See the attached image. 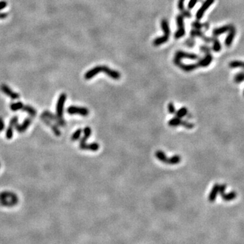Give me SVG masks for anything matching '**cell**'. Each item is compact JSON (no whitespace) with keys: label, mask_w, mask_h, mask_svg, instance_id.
<instances>
[{"label":"cell","mask_w":244,"mask_h":244,"mask_svg":"<svg viewBox=\"0 0 244 244\" xmlns=\"http://www.w3.org/2000/svg\"><path fill=\"white\" fill-rule=\"evenodd\" d=\"M167 110H168L170 114H175V113H176V108H175L174 103H172V102H170L167 105Z\"/></svg>","instance_id":"cell-36"},{"label":"cell","mask_w":244,"mask_h":244,"mask_svg":"<svg viewBox=\"0 0 244 244\" xmlns=\"http://www.w3.org/2000/svg\"><path fill=\"white\" fill-rule=\"evenodd\" d=\"M197 1H198V0H190L189 4H188V8H189V10L193 8L194 6H195V4L197 3Z\"/></svg>","instance_id":"cell-38"},{"label":"cell","mask_w":244,"mask_h":244,"mask_svg":"<svg viewBox=\"0 0 244 244\" xmlns=\"http://www.w3.org/2000/svg\"><path fill=\"white\" fill-rule=\"evenodd\" d=\"M187 113H188L187 109L185 107V106H183V107L180 108L179 111H176L175 114H176V116L177 117V118L181 119L182 118H183V117L187 115Z\"/></svg>","instance_id":"cell-29"},{"label":"cell","mask_w":244,"mask_h":244,"mask_svg":"<svg viewBox=\"0 0 244 244\" xmlns=\"http://www.w3.org/2000/svg\"><path fill=\"white\" fill-rule=\"evenodd\" d=\"M83 136L81 138L80 141V145L81 144H83L86 143V142L87 141V140L90 138V136L92 134V129L90 127H86V128L83 129Z\"/></svg>","instance_id":"cell-19"},{"label":"cell","mask_w":244,"mask_h":244,"mask_svg":"<svg viewBox=\"0 0 244 244\" xmlns=\"http://www.w3.org/2000/svg\"><path fill=\"white\" fill-rule=\"evenodd\" d=\"M155 157L157 159H159L160 161H161L164 164H167V161H168V157H167L166 155L165 154V152L162 151H157L155 152Z\"/></svg>","instance_id":"cell-22"},{"label":"cell","mask_w":244,"mask_h":244,"mask_svg":"<svg viewBox=\"0 0 244 244\" xmlns=\"http://www.w3.org/2000/svg\"><path fill=\"white\" fill-rule=\"evenodd\" d=\"M193 26L195 27V28H198V29H200V28H202V25L199 23V22H194V23H193Z\"/></svg>","instance_id":"cell-42"},{"label":"cell","mask_w":244,"mask_h":244,"mask_svg":"<svg viewBox=\"0 0 244 244\" xmlns=\"http://www.w3.org/2000/svg\"><path fill=\"white\" fill-rule=\"evenodd\" d=\"M18 203V200L16 199H10L7 200V199H0V204L6 207H12Z\"/></svg>","instance_id":"cell-23"},{"label":"cell","mask_w":244,"mask_h":244,"mask_svg":"<svg viewBox=\"0 0 244 244\" xmlns=\"http://www.w3.org/2000/svg\"><path fill=\"white\" fill-rule=\"evenodd\" d=\"M178 30H176V33L174 35V37L176 39H180L185 35V29L184 26V22H183V16L182 15H179L176 18Z\"/></svg>","instance_id":"cell-3"},{"label":"cell","mask_w":244,"mask_h":244,"mask_svg":"<svg viewBox=\"0 0 244 244\" xmlns=\"http://www.w3.org/2000/svg\"><path fill=\"white\" fill-rule=\"evenodd\" d=\"M231 27L232 26H231V25H226V26H223L220 28H218V29H215L213 30V35L214 37H217L218 35L225 33L226 32H227L228 30H230Z\"/></svg>","instance_id":"cell-17"},{"label":"cell","mask_w":244,"mask_h":244,"mask_svg":"<svg viewBox=\"0 0 244 244\" xmlns=\"http://www.w3.org/2000/svg\"><path fill=\"white\" fill-rule=\"evenodd\" d=\"M67 113L69 115H80L83 117L88 115L89 110L86 107H80V106H70L67 109Z\"/></svg>","instance_id":"cell-2"},{"label":"cell","mask_w":244,"mask_h":244,"mask_svg":"<svg viewBox=\"0 0 244 244\" xmlns=\"http://www.w3.org/2000/svg\"><path fill=\"white\" fill-rule=\"evenodd\" d=\"M161 29L163 30V31L164 33V35L167 37H170V29L169 27V24L167 22V20L166 19H163L161 22Z\"/></svg>","instance_id":"cell-21"},{"label":"cell","mask_w":244,"mask_h":244,"mask_svg":"<svg viewBox=\"0 0 244 244\" xmlns=\"http://www.w3.org/2000/svg\"><path fill=\"white\" fill-rule=\"evenodd\" d=\"M21 110L27 112V113L29 114L30 117H35L37 114L36 110H35V109L33 107V106H29V105H24L23 106H22Z\"/></svg>","instance_id":"cell-24"},{"label":"cell","mask_w":244,"mask_h":244,"mask_svg":"<svg viewBox=\"0 0 244 244\" xmlns=\"http://www.w3.org/2000/svg\"><path fill=\"white\" fill-rule=\"evenodd\" d=\"M212 56L211 55L210 53H207V55L205 56V58H203V59L200 60L199 62H197L199 67H206L208 66H209L211 62H212Z\"/></svg>","instance_id":"cell-14"},{"label":"cell","mask_w":244,"mask_h":244,"mask_svg":"<svg viewBox=\"0 0 244 244\" xmlns=\"http://www.w3.org/2000/svg\"><path fill=\"white\" fill-rule=\"evenodd\" d=\"M185 0H179V3H178V7L180 10H183L184 9V2Z\"/></svg>","instance_id":"cell-39"},{"label":"cell","mask_w":244,"mask_h":244,"mask_svg":"<svg viewBox=\"0 0 244 244\" xmlns=\"http://www.w3.org/2000/svg\"><path fill=\"white\" fill-rule=\"evenodd\" d=\"M201 50H202V51H203V52H204L205 53H209V51L210 50L209 48L204 47V46H202V48H201Z\"/></svg>","instance_id":"cell-43"},{"label":"cell","mask_w":244,"mask_h":244,"mask_svg":"<svg viewBox=\"0 0 244 244\" xmlns=\"http://www.w3.org/2000/svg\"><path fill=\"white\" fill-rule=\"evenodd\" d=\"M43 116L45 117L48 119H49L50 121H54L56 124L57 126L64 127L66 126V121L62 119V118H60L57 115H56L54 113H52V112H50L49 111H45L44 112H43L42 115Z\"/></svg>","instance_id":"cell-1"},{"label":"cell","mask_w":244,"mask_h":244,"mask_svg":"<svg viewBox=\"0 0 244 244\" xmlns=\"http://www.w3.org/2000/svg\"><path fill=\"white\" fill-rule=\"evenodd\" d=\"M31 121H32L31 117L25 118L23 123L22 124H19L17 123L16 125H15V128H16L17 132H20V133H23V132L26 131L27 129L29 128L30 124L31 123Z\"/></svg>","instance_id":"cell-10"},{"label":"cell","mask_w":244,"mask_h":244,"mask_svg":"<svg viewBox=\"0 0 244 244\" xmlns=\"http://www.w3.org/2000/svg\"><path fill=\"white\" fill-rule=\"evenodd\" d=\"M4 121L3 118L1 117H0V132H2L4 129Z\"/></svg>","instance_id":"cell-40"},{"label":"cell","mask_w":244,"mask_h":244,"mask_svg":"<svg viewBox=\"0 0 244 244\" xmlns=\"http://www.w3.org/2000/svg\"><path fill=\"white\" fill-rule=\"evenodd\" d=\"M100 72H102V67L101 66H96V67L91 68L90 70H89L88 72L85 73L84 78L87 80H90V79L95 77L96 75Z\"/></svg>","instance_id":"cell-12"},{"label":"cell","mask_w":244,"mask_h":244,"mask_svg":"<svg viewBox=\"0 0 244 244\" xmlns=\"http://www.w3.org/2000/svg\"><path fill=\"white\" fill-rule=\"evenodd\" d=\"M23 106L24 105L22 102H17V103H13L10 104V108L12 111H17L19 110H21Z\"/></svg>","instance_id":"cell-28"},{"label":"cell","mask_w":244,"mask_h":244,"mask_svg":"<svg viewBox=\"0 0 244 244\" xmlns=\"http://www.w3.org/2000/svg\"><path fill=\"white\" fill-rule=\"evenodd\" d=\"M18 120H19V118H18V116H14L11 119H10L9 126H8V128H7V130L6 132V137L7 139L12 138V136H13V133H14L13 129L15 127V125H16V124L18 123Z\"/></svg>","instance_id":"cell-7"},{"label":"cell","mask_w":244,"mask_h":244,"mask_svg":"<svg viewBox=\"0 0 244 244\" xmlns=\"http://www.w3.org/2000/svg\"><path fill=\"white\" fill-rule=\"evenodd\" d=\"M182 120L180 118H172L170 120L168 121V125L171 127H176L179 126H181Z\"/></svg>","instance_id":"cell-26"},{"label":"cell","mask_w":244,"mask_h":244,"mask_svg":"<svg viewBox=\"0 0 244 244\" xmlns=\"http://www.w3.org/2000/svg\"><path fill=\"white\" fill-rule=\"evenodd\" d=\"M190 34H191L192 36H199L201 37V38H202V39L205 41V42H209V39H208V37H205L203 34L202 33V32H200L199 30H193L191 33H190Z\"/></svg>","instance_id":"cell-32"},{"label":"cell","mask_w":244,"mask_h":244,"mask_svg":"<svg viewBox=\"0 0 244 244\" xmlns=\"http://www.w3.org/2000/svg\"><path fill=\"white\" fill-rule=\"evenodd\" d=\"M181 126H184V128H186L187 129H192L194 128V124L193 123H190V122H188L187 121H182Z\"/></svg>","instance_id":"cell-37"},{"label":"cell","mask_w":244,"mask_h":244,"mask_svg":"<svg viewBox=\"0 0 244 244\" xmlns=\"http://www.w3.org/2000/svg\"><path fill=\"white\" fill-rule=\"evenodd\" d=\"M180 161H181V157H180V155H176L169 157L167 164L176 165V164H179Z\"/></svg>","instance_id":"cell-27"},{"label":"cell","mask_w":244,"mask_h":244,"mask_svg":"<svg viewBox=\"0 0 244 244\" xmlns=\"http://www.w3.org/2000/svg\"><path fill=\"white\" fill-rule=\"evenodd\" d=\"M229 67L231 68H244V62H241V61L238 60H234L230 62Z\"/></svg>","instance_id":"cell-31"},{"label":"cell","mask_w":244,"mask_h":244,"mask_svg":"<svg viewBox=\"0 0 244 244\" xmlns=\"http://www.w3.org/2000/svg\"><path fill=\"white\" fill-rule=\"evenodd\" d=\"M17 199L18 197L15 193L9 191H4L0 193V199Z\"/></svg>","instance_id":"cell-20"},{"label":"cell","mask_w":244,"mask_h":244,"mask_svg":"<svg viewBox=\"0 0 244 244\" xmlns=\"http://www.w3.org/2000/svg\"><path fill=\"white\" fill-rule=\"evenodd\" d=\"M236 194L235 192H231L229 193H228V194H225V193H223V194L221 195V196L224 199V200L225 201H231L232 199H234L236 197Z\"/></svg>","instance_id":"cell-30"},{"label":"cell","mask_w":244,"mask_h":244,"mask_svg":"<svg viewBox=\"0 0 244 244\" xmlns=\"http://www.w3.org/2000/svg\"><path fill=\"white\" fill-rule=\"evenodd\" d=\"M234 80H235V81L237 83L242 82L243 81H244V73H237V74L235 76V77H234Z\"/></svg>","instance_id":"cell-35"},{"label":"cell","mask_w":244,"mask_h":244,"mask_svg":"<svg viewBox=\"0 0 244 244\" xmlns=\"http://www.w3.org/2000/svg\"><path fill=\"white\" fill-rule=\"evenodd\" d=\"M219 187L220 185L218 184H215L214 186L213 187L209 195V200L210 202H214L215 201L218 193H219Z\"/></svg>","instance_id":"cell-18"},{"label":"cell","mask_w":244,"mask_h":244,"mask_svg":"<svg viewBox=\"0 0 244 244\" xmlns=\"http://www.w3.org/2000/svg\"><path fill=\"white\" fill-rule=\"evenodd\" d=\"M168 39H169V37L165 36V35L164 36L157 37L153 41V45H155V46H159V45L164 44V43L167 42V40Z\"/></svg>","instance_id":"cell-25"},{"label":"cell","mask_w":244,"mask_h":244,"mask_svg":"<svg viewBox=\"0 0 244 244\" xmlns=\"http://www.w3.org/2000/svg\"><path fill=\"white\" fill-rule=\"evenodd\" d=\"M102 67V72L105 73L106 75H108L109 77H111L113 80H118L121 78V74L115 70L111 69L110 68L106 67L105 65L101 66Z\"/></svg>","instance_id":"cell-6"},{"label":"cell","mask_w":244,"mask_h":244,"mask_svg":"<svg viewBox=\"0 0 244 244\" xmlns=\"http://www.w3.org/2000/svg\"><path fill=\"white\" fill-rule=\"evenodd\" d=\"M214 2V0H206V1H205L204 3L203 4L202 6L200 7L196 14V19L198 20L202 19V17L203 16V14H204L205 12L206 11L208 8H209L211 5L213 4Z\"/></svg>","instance_id":"cell-9"},{"label":"cell","mask_w":244,"mask_h":244,"mask_svg":"<svg viewBox=\"0 0 244 244\" xmlns=\"http://www.w3.org/2000/svg\"><path fill=\"white\" fill-rule=\"evenodd\" d=\"M214 41V45H213V50L214 52H219L221 50V45L220 44V42L218 41L217 38H216V37L213 39Z\"/></svg>","instance_id":"cell-33"},{"label":"cell","mask_w":244,"mask_h":244,"mask_svg":"<svg viewBox=\"0 0 244 244\" xmlns=\"http://www.w3.org/2000/svg\"><path fill=\"white\" fill-rule=\"evenodd\" d=\"M189 58V59H191V60H196L199 58V57H198L197 54H189V53L184 52H182V51H178V52L176 53V54H175L174 62L175 64H176V62H180V60H181L182 58Z\"/></svg>","instance_id":"cell-5"},{"label":"cell","mask_w":244,"mask_h":244,"mask_svg":"<svg viewBox=\"0 0 244 244\" xmlns=\"http://www.w3.org/2000/svg\"><path fill=\"white\" fill-rule=\"evenodd\" d=\"M235 33H236L235 29L233 27H231V28L229 30V33H228L227 37L225 39L226 46H227V47L231 46L234 40V37H235Z\"/></svg>","instance_id":"cell-15"},{"label":"cell","mask_w":244,"mask_h":244,"mask_svg":"<svg viewBox=\"0 0 244 244\" xmlns=\"http://www.w3.org/2000/svg\"><path fill=\"white\" fill-rule=\"evenodd\" d=\"M82 130H83V129H81V128L77 129V130H76L74 132V133L73 134L72 136H71V141H77V140L80 138L81 134V133H82Z\"/></svg>","instance_id":"cell-34"},{"label":"cell","mask_w":244,"mask_h":244,"mask_svg":"<svg viewBox=\"0 0 244 244\" xmlns=\"http://www.w3.org/2000/svg\"><path fill=\"white\" fill-rule=\"evenodd\" d=\"M243 95H244V90H243Z\"/></svg>","instance_id":"cell-44"},{"label":"cell","mask_w":244,"mask_h":244,"mask_svg":"<svg viewBox=\"0 0 244 244\" xmlns=\"http://www.w3.org/2000/svg\"><path fill=\"white\" fill-rule=\"evenodd\" d=\"M176 66L179 67L181 69H182L184 71H187V72H189V71H192L194 69H196L197 68L199 67V65L197 63V64H191V65H184L183 63L181 62V61L180 62H176Z\"/></svg>","instance_id":"cell-13"},{"label":"cell","mask_w":244,"mask_h":244,"mask_svg":"<svg viewBox=\"0 0 244 244\" xmlns=\"http://www.w3.org/2000/svg\"><path fill=\"white\" fill-rule=\"evenodd\" d=\"M7 6V2L5 1H0V10L4 9Z\"/></svg>","instance_id":"cell-41"},{"label":"cell","mask_w":244,"mask_h":244,"mask_svg":"<svg viewBox=\"0 0 244 244\" xmlns=\"http://www.w3.org/2000/svg\"><path fill=\"white\" fill-rule=\"evenodd\" d=\"M41 119H42V120L44 122V123L48 125V126H50L51 129H52V130L53 131V132L56 134V136H60V134H61V132L59 130V129H58V126L57 125H55V124H53L51 121L49 119H48L47 118H45V117L43 116V115H41Z\"/></svg>","instance_id":"cell-11"},{"label":"cell","mask_w":244,"mask_h":244,"mask_svg":"<svg viewBox=\"0 0 244 244\" xmlns=\"http://www.w3.org/2000/svg\"><path fill=\"white\" fill-rule=\"evenodd\" d=\"M66 100H67V94L65 93H62L60 94L57 103V109H56L57 110V115L60 118H62L63 109H64V105Z\"/></svg>","instance_id":"cell-4"},{"label":"cell","mask_w":244,"mask_h":244,"mask_svg":"<svg viewBox=\"0 0 244 244\" xmlns=\"http://www.w3.org/2000/svg\"><path fill=\"white\" fill-rule=\"evenodd\" d=\"M100 148V145L99 144L96 143V142H93L91 144H83L80 145V149L82 150H90L92 151H96Z\"/></svg>","instance_id":"cell-16"},{"label":"cell","mask_w":244,"mask_h":244,"mask_svg":"<svg viewBox=\"0 0 244 244\" xmlns=\"http://www.w3.org/2000/svg\"><path fill=\"white\" fill-rule=\"evenodd\" d=\"M0 89L3 92V93H4L5 94L7 95V96L12 99V100H16V99H19L20 98V95L16 92H14L13 90H12L11 89L9 88L8 86H7L6 84H2L0 86Z\"/></svg>","instance_id":"cell-8"}]
</instances>
